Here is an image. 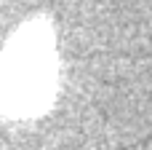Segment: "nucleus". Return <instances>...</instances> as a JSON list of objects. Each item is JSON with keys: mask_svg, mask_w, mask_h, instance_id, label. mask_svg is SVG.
<instances>
[{"mask_svg": "<svg viewBox=\"0 0 152 150\" xmlns=\"http://www.w3.org/2000/svg\"><path fill=\"white\" fill-rule=\"evenodd\" d=\"M53 91V32L45 21H29L0 56V110L13 118H32L51 105Z\"/></svg>", "mask_w": 152, "mask_h": 150, "instance_id": "nucleus-1", "label": "nucleus"}]
</instances>
